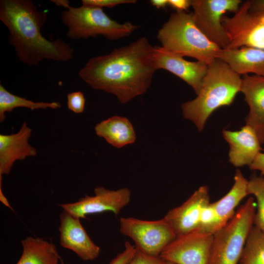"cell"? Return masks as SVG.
Segmentation results:
<instances>
[{
  "mask_svg": "<svg viewBox=\"0 0 264 264\" xmlns=\"http://www.w3.org/2000/svg\"><path fill=\"white\" fill-rule=\"evenodd\" d=\"M157 70L154 47L141 37L107 54L91 58L78 75L93 88L112 94L126 104L146 92Z\"/></svg>",
  "mask_w": 264,
  "mask_h": 264,
  "instance_id": "6da1fadb",
  "label": "cell"
},
{
  "mask_svg": "<svg viewBox=\"0 0 264 264\" xmlns=\"http://www.w3.org/2000/svg\"><path fill=\"white\" fill-rule=\"evenodd\" d=\"M47 18L31 0H0V20L8 30V42L24 64L36 66L44 60L68 62L74 49L61 39L50 41L41 32Z\"/></svg>",
  "mask_w": 264,
  "mask_h": 264,
  "instance_id": "7a4b0ae2",
  "label": "cell"
},
{
  "mask_svg": "<svg viewBox=\"0 0 264 264\" xmlns=\"http://www.w3.org/2000/svg\"><path fill=\"white\" fill-rule=\"evenodd\" d=\"M242 77L219 59L208 65L197 96L181 105L183 117L201 132L210 115L220 107L229 106L241 91Z\"/></svg>",
  "mask_w": 264,
  "mask_h": 264,
  "instance_id": "3957f363",
  "label": "cell"
},
{
  "mask_svg": "<svg viewBox=\"0 0 264 264\" xmlns=\"http://www.w3.org/2000/svg\"><path fill=\"white\" fill-rule=\"evenodd\" d=\"M157 39L164 48L182 57L193 58L209 65L221 49L198 29L192 12L176 11L159 30Z\"/></svg>",
  "mask_w": 264,
  "mask_h": 264,
  "instance_id": "277c9868",
  "label": "cell"
},
{
  "mask_svg": "<svg viewBox=\"0 0 264 264\" xmlns=\"http://www.w3.org/2000/svg\"><path fill=\"white\" fill-rule=\"evenodd\" d=\"M52 1L66 9L61 13V19L67 27L66 36L72 40L102 35L110 40H116L129 36L138 28L130 22H117L110 19L102 8L83 5L72 7L66 0Z\"/></svg>",
  "mask_w": 264,
  "mask_h": 264,
  "instance_id": "5b68a950",
  "label": "cell"
},
{
  "mask_svg": "<svg viewBox=\"0 0 264 264\" xmlns=\"http://www.w3.org/2000/svg\"><path fill=\"white\" fill-rule=\"evenodd\" d=\"M256 204L249 198L222 228L213 234L207 264H239L254 224Z\"/></svg>",
  "mask_w": 264,
  "mask_h": 264,
  "instance_id": "8992f818",
  "label": "cell"
},
{
  "mask_svg": "<svg viewBox=\"0 0 264 264\" xmlns=\"http://www.w3.org/2000/svg\"><path fill=\"white\" fill-rule=\"evenodd\" d=\"M120 232L134 242L136 248L145 254L159 257L164 248L176 235L163 218L156 220H145L121 217Z\"/></svg>",
  "mask_w": 264,
  "mask_h": 264,
  "instance_id": "52a82bcc",
  "label": "cell"
},
{
  "mask_svg": "<svg viewBox=\"0 0 264 264\" xmlns=\"http://www.w3.org/2000/svg\"><path fill=\"white\" fill-rule=\"evenodd\" d=\"M242 1L241 0H191L194 22L202 33L221 49H226L229 40L222 25L223 15L235 13Z\"/></svg>",
  "mask_w": 264,
  "mask_h": 264,
  "instance_id": "ba28073f",
  "label": "cell"
},
{
  "mask_svg": "<svg viewBox=\"0 0 264 264\" xmlns=\"http://www.w3.org/2000/svg\"><path fill=\"white\" fill-rule=\"evenodd\" d=\"M249 5L250 0L242 2L233 16L222 17L229 40L227 48L246 46L264 49V15L250 13Z\"/></svg>",
  "mask_w": 264,
  "mask_h": 264,
  "instance_id": "9c48e42d",
  "label": "cell"
},
{
  "mask_svg": "<svg viewBox=\"0 0 264 264\" xmlns=\"http://www.w3.org/2000/svg\"><path fill=\"white\" fill-rule=\"evenodd\" d=\"M94 193V196L86 195L77 202L59 205L74 217L85 219L88 215L107 211L118 215L131 198V192L128 188L111 190L99 186L95 188Z\"/></svg>",
  "mask_w": 264,
  "mask_h": 264,
  "instance_id": "30bf717a",
  "label": "cell"
},
{
  "mask_svg": "<svg viewBox=\"0 0 264 264\" xmlns=\"http://www.w3.org/2000/svg\"><path fill=\"white\" fill-rule=\"evenodd\" d=\"M213 237L198 230L176 236L159 257L176 264H207Z\"/></svg>",
  "mask_w": 264,
  "mask_h": 264,
  "instance_id": "8fae6325",
  "label": "cell"
},
{
  "mask_svg": "<svg viewBox=\"0 0 264 264\" xmlns=\"http://www.w3.org/2000/svg\"><path fill=\"white\" fill-rule=\"evenodd\" d=\"M210 202L208 188L202 186L181 205L169 211L163 218L176 236L197 231L202 210Z\"/></svg>",
  "mask_w": 264,
  "mask_h": 264,
  "instance_id": "7c38bea8",
  "label": "cell"
},
{
  "mask_svg": "<svg viewBox=\"0 0 264 264\" xmlns=\"http://www.w3.org/2000/svg\"><path fill=\"white\" fill-rule=\"evenodd\" d=\"M60 243L84 261H92L100 254V248L88 235L80 219L63 210L60 216Z\"/></svg>",
  "mask_w": 264,
  "mask_h": 264,
  "instance_id": "4fadbf2b",
  "label": "cell"
},
{
  "mask_svg": "<svg viewBox=\"0 0 264 264\" xmlns=\"http://www.w3.org/2000/svg\"><path fill=\"white\" fill-rule=\"evenodd\" d=\"M154 59L157 70L165 69L175 74L198 93L208 65L199 61H187L162 46L154 47Z\"/></svg>",
  "mask_w": 264,
  "mask_h": 264,
  "instance_id": "5bb4252c",
  "label": "cell"
},
{
  "mask_svg": "<svg viewBox=\"0 0 264 264\" xmlns=\"http://www.w3.org/2000/svg\"><path fill=\"white\" fill-rule=\"evenodd\" d=\"M31 134L32 129L24 122L17 132L0 134V183L2 176L10 173L17 160L37 155V150L28 142Z\"/></svg>",
  "mask_w": 264,
  "mask_h": 264,
  "instance_id": "9a60e30c",
  "label": "cell"
},
{
  "mask_svg": "<svg viewBox=\"0 0 264 264\" xmlns=\"http://www.w3.org/2000/svg\"><path fill=\"white\" fill-rule=\"evenodd\" d=\"M249 106L246 125L256 132L261 144H264V76L244 75L241 88Z\"/></svg>",
  "mask_w": 264,
  "mask_h": 264,
  "instance_id": "2e32d148",
  "label": "cell"
},
{
  "mask_svg": "<svg viewBox=\"0 0 264 264\" xmlns=\"http://www.w3.org/2000/svg\"><path fill=\"white\" fill-rule=\"evenodd\" d=\"M222 133L229 145L230 162L236 167L249 166L262 149L255 131L245 125L239 131L223 130Z\"/></svg>",
  "mask_w": 264,
  "mask_h": 264,
  "instance_id": "e0dca14e",
  "label": "cell"
},
{
  "mask_svg": "<svg viewBox=\"0 0 264 264\" xmlns=\"http://www.w3.org/2000/svg\"><path fill=\"white\" fill-rule=\"evenodd\" d=\"M217 59L240 76L253 73L264 76V49L246 46L221 49Z\"/></svg>",
  "mask_w": 264,
  "mask_h": 264,
  "instance_id": "ac0fdd59",
  "label": "cell"
},
{
  "mask_svg": "<svg viewBox=\"0 0 264 264\" xmlns=\"http://www.w3.org/2000/svg\"><path fill=\"white\" fill-rule=\"evenodd\" d=\"M94 130L97 136L104 138L110 144L117 148L132 144L136 139L132 125L125 117H110L97 124Z\"/></svg>",
  "mask_w": 264,
  "mask_h": 264,
  "instance_id": "d6986e66",
  "label": "cell"
},
{
  "mask_svg": "<svg viewBox=\"0 0 264 264\" xmlns=\"http://www.w3.org/2000/svg\"><path fill=\"white\" fill-rule=\"evenodd\" d=\"M247 180L241 171L236 170L234 183L229 191L218 201L213 202L220 229L234 217L235 209L241 201L248 195Z\"/></svg>",
  "mask_w": 264,
  "mask_h": 264,
  "instance_id": "ffe728a7",
  "label": "cell"
},
{
  "mask_svg": "<svg viewBox=\"0 0 264 264\" xmlns=\"http://www.w3.org/2000/svg\"><path fill=\"white\" fill-rule=\"evenodd\" d=\"M21 243L23 251L16 264H59L62 260L52 242L28 237Z\"/></svg>",
  "mask_w": 264,
  "mask_h": 264,
  "instance_id": "44dd1931",
  "label": "cell"
},
{
  "mask_svg": "<svg viewBox=\"0 0 264 264\" xmlns=\"http://www.w3.org/2000/svg\"><path fill=\"white\" fill-rule=\"evenodd\" d=\"M26 108L31 110L48 108L57 109L61 107L58 102H34L13 94L8 91L1 84L0 85V121L6 118L5 113L11 112L17 108Z\"/></svg>",
  "mask_w": 264,
  "mask_h": 264,
  "instance_id": "7402d4cb",
  "label": "cell"
},
{
  "mask_svg": "<svg viewBox=\"0 0 264 264\" xmlns=\"http://www.w3.org/2000/svg\"><path fill=\"white\" fill-rule=\"evenodd\" d=\"M239 264H264V233L255 225L248 234Z\"/></svg>",
  "mask_w": 264,
  "mask_h": 264,
  "instance_id": "603a6c76",
  "label": "cell"
},
{
  "mask_svg": "<svg viewBox=\"0 0 264 264\" xmlns=\"http://www.w3.org/2000/svg\"><path fill=\"white\" fill-rule=\"evenodd\" d=\"M248 195H253L257 199V210L254 224L264 233V176L253 174L248 181Z\"/></svg>",
  "mask_w": 264,
  "mask_h": 264,
  "instance_id": "cb8c5ba5",
  "label": "cell"
},
{
  "mask_svg": "<svg viewBox=\"0 0 264 264\" xmlns=\"http://www.w3.org/2000/svg\"><path fill=\"white\" fill-rule=\"evenodd\" d=\"M220 229L217 216L213 202L207 204L202 209L198 231L214 234Z\"/></svg>",
  "mask_w": 264,
  "mask_h": 264,
  "instance_id": "d4e9b609",
  "label": "cell"
},
{
  "mask_svg": "<svg viewBox=\"0 0 264 264\" xmlns=\"http://www.w3.org/2000/svg\"><path fill=\"white\" fill-rule=\"evenodd\" d=\"M85 103V97L81 91H74L67 95V108L75 113H81L83 112Z\"/></svg>",
  "mask_w": 264,
  "mask_h": 264,
  "instance_id": "484cf974",
  "label": "cell"
},
{
  "mask_svg": "<svg viewBox=\"0 0 264 264\" xmlns=\"http://www.w3.org/2000/svg\"><path fill=\"white\" fill-rule=\"evenodd\" d=\"M137 251V249L135 246L132 245L129 242H126L124 250L113 258L110 264H128L133 258ZM61 262L62 264H65L62 260Z\"/></svg>",
  "mask_w": 264,
  "mask_h": 264,
  "instance_id": "4316f807",
  "label": "cell"
},
{
  "mask_svg": "<svg viewBox=\"0 0 264 264\" xmlns=\"http://www.w3.org/2000/svg\"><path fill=\"white\" fill-rule=\"evenodd\" d=\"M135 0H83V6L102 8L104 7L112 8L122 4L135 3Z\"/></svg>",
  "mask_w": 264,
  "mask_h": 264,
  "instance_id": "83f0119b",
  "label": "cell"
},
{
  "mask_svg": "<svg viewBox=\"0 0 264 264\" xmlns=\"http://www.w3.org/2000/svg\"><path fill=\"white\" fill-rule=\"evenodd\" d=\"M164 261L160 257H154L148 255L138 250L128 264H163Z\"/></svg>",
  "mask_w": 264,
  "mask_h": 264,
  "instance_id": "f1b7e54d",
  "label": "cell"
},
{
  "mask_svg": "<svg viewBox=\"0 0 264 264\" xmlns=\"http://www.w3.org/2000/svg\"><path fill=\"white\" fill-rule=\"evenodd\" d=\"M249 167L251 170L260 171L261 176H264V153L260 152Z\"/></svg>",
  "mask_w": 264,
  "mask_h": 264,
  "instance_id": "f546056e",
  "label": "cell"
},
{
  "mask_svg": "<svg viewBox=\"0 0 264 264\" xmlns=\"http://www.w3.org/2000/svg\"><path fill=\"white\" fill-rule=\"evenodd\" d=\"M168 4L176 11H185L191 6L190 0H168Z\"/></svg>",
  "mask_w": 264,
  "mask_h": 264,
  "instance_id": "4dcf8cb0",
  "label": "cell"
},
{
  "mask_svg": "<svg viewBox=\"0 0 264 264\" xmlns=\"http://www.w3.org/2000/svg\"><path fill=\"white\" fill-rule=\"evenodd\" d=\"M249 12L254 15H264V0H250Z\"/></svg>",
  "mask_w": 264,
  "mask_h": 264,
  "instance_id": "1f68e13d",
  "label": "cell"
},
{
  "mask_svg": "<svg viewBox=\"0 0 264 264\" xmlns=\"http://www.w3.org/2000/svg\"><path fill=\"white\" fill-rule=\"evenodd\" d=\"M150 2L157 8H164L168 4V0H152Z\"/></svg>",
  "mask_w": 264,
  "mask_h": 264,
  "instance_id": "d6a6232c",
  "label": "cell"
},
{
  "mask_svg": "<svg viewBox=\"0 0 264 264\" xmlns=\"http://www.w3.org/2000/svg\"><path fill=\"white\" fill-rule=\"evenodd\" d=\"M0 200L5 206L10 207L8 201L1 191V188H0Z\"/></svg>",
  "mask_w": 264,
  "mask_h": 264,
  "instance_id": "836d02e7",
  "label": "cell"
},
{
  "mask_svg": "<svg viewBox=\"0 0 264 264\" xmlns=\"http://www.w3.org/2000/svg\"><path fill=\"white\" fill-rule=\"evenodd\" d=\"M163 264H176L171 262L164 261V262L163 263Z\"/></svg>",
  "mask_w": 264,
  "mask_h": 264,
  "instance_id": "e575fe53",
  "label": "cell"
}]
</instances>
